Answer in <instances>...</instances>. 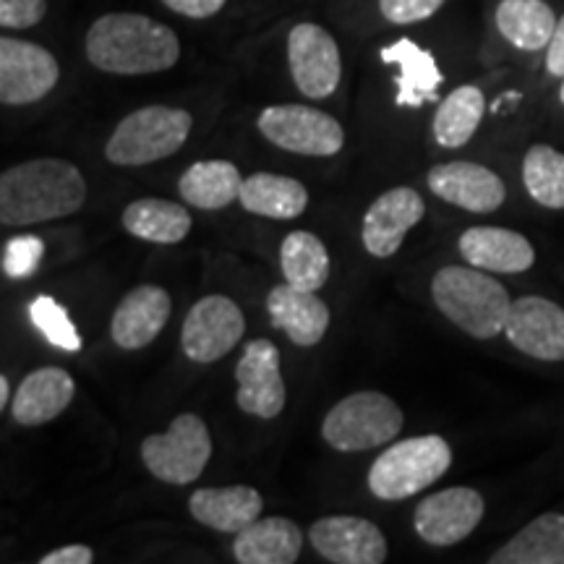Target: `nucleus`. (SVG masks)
I'll use <instances>...</instances> for the list:
<instances>
[{
    "instance_id": "f257e3e1",
    "label": "nucleus",
    "mask_w": 564,
    "mask_h": 564,
    "mask_svg": "<svg viewBox=\"0 0 564 564\" xmlns=\"http://www.w3.org/2000/svg\"><path fill=\"white\" fill-rule=\"evenodd\" d=\"M87 61L105 74L147 76L173 68L181 40L171 26L144 13H105L87 32Z\"/></svg>"
},
{
    "instance_id": "f03ea898",
    "label": "nucleus",
    "mask_w": 564,
    "mask_h": 564,
    "mask_svg": "<svg viewBox=\"0 0 564 564\" xmlns=\"http://www.w3.org/2000/svg\"><path fill=\"white\" fill-rule=\"evenodd\" d=\"M87 199V181L66 160L19 162L0 175V223L21 228L74 215Z\"/></svg>"
},
{
    "instance_id": "7ed1b4c3",
    "label": "nucleus",
    "mask_w": 564,
    "mask_h": 564,
    "mask_svg": "<svg viewBox=\"0 0 564 564\" xmlns=\"http://www.w3.org/2000/svg\"><path fill=\"white\" fill-rule=\"evenodd\" d=\"M436 308L476 340H494L505 333L512 299L502 282L478 272V267H442L432 280Z\"/></svg>"
},
{
    "instance_id": "20e7f679",
    "label": "nucleus",
    "mask_w": 564,
    "mask_h": 564,
    "mask_svg": "<svg viewBox=\"0 0 564 564\" xmlns=\"http://www.w3.org/2000/svg\"><path fill=\"white\" fill-rule=\"evenodd\" d=\"M453 465V449L444 436H411L377 457L369 470V489L373 497L398 502L440 481Z\"/></svg>"
},
{
    "instance_id": "39448f33",
    "label": "nucleus",
    "mask_w": 564,
    "mask_h": 564,
    "mask_svg": "<svg viewBox=\"0 0 564 564\" xmlns=\"http://www.w3.org/2000/svg\"><path fill=\"white\" fill-rule=\"evenodd\" d=\"M194 118L188 110L171 105H147L129 112L116 126L105 147V158L112 165H150V162L171 158L186 144Z\"/></svg>"
},
{
    "instance_id": "423d86ee",
    "label": "nucleus",
    "mask_w": 564,
    "mask_h": 564,
    "mask_svg": "<svg viewBox=\"0 0 564 564\" xmlns=\"http://www.w3.org/2000/svg\"><path fill=\"white\" fill-rule=\"evenodd\" d=\"M405 415L382 392H356L324 415L322 436L337 453H364L382 447L403 432Z\"/></svg>"
},
{
    "instance_id": "0eeeda50",
    "label": "nucleus",
    "mask_w": 564,
    "mask_h": 564,
    "mask_svg": "<svg viewBox=\"0 0 564 564\" xmlns=\"http://www.w3.org/2000/svg\"><path fill=\"white\" fill-rule=\"evenodd\" d=\"M212 457L207 423L196 413H181L165 434H152L141 442V460L162 484L186 486L204 474Z\"/></svg>"
},
{
    "instance_id": "6e6552de",
    "label": "nucleus",
    "mask_w": 564,
    "mask_h": 564,
    "mask_svg": "<svg viewBox=\"0 0 564 564\" xmlns=\"http://www.w3.org/2000/svg\"><path fill=\"white\" fill-rule=\"evenodd\" d=\"M257 126L274 147L306 158H329L345 144L343 126L308 105H270L262 110Z\"/></svg>"
},
{
    "instance_id": "1a4fd4ad",
    "label": "nucleus",
    "mask_w": 564,
    "mask_h": 564,
    "mask_svg": "<svg viewBox=\"0 0 564 564\" xmlns=\"http://www.w3.org/2000/svg\"><path fill=\"white\" fill-rule=\"evenodd\" d=\"M246 319L241 306L228 295H207L194 303L181 333L183 352L196 364H215L241 343Z\"/></svg>"
},
{
    "instance_id": "9d476101",
    "label": "nucleus",
    "mask_w": 564,
    "mask_h": 564,
    "mask_svg": "<svg viewBox=\"0 0 564 564\" xmlns=\"http://www.w3.org/2000/svg\"><path fill=\"white\" fill-rule=\"evenodd\" d=\"M288 66L295 87L312 100H324L340 87V47L333 34L312 21H303L288 34Z\"/></svg>"
},
{
    "instance_id": "9b49d317",
    "label": "nucleus",
    "mask_w": 564,
    "mask_h": 564,
    "mask_svg": "<svg viewBox=\"0 0 564 564\" xmlns=\"http://www.w3.org/2000/svg\"><path fill=\"white\" fill-rule=\"evenodd\" d=\"M58 79L61 68L51 51L17 37L0 40V102L13 108L40 102Z\"/></svg>"
},
{
    "instance_id": "f8f14e48",
    "label": "nucleus",
    "mask_w": 564,
    "mask_h": 564,
    "mask_svg": "<svg viewBox=\"0 0 564 564\" xmlns=\"http://www.w3.org/2000/svg\"><path fill=\"white\" fill-rule=\"evenodd\" d=\"M484 497L468 486L429 494L413 512V528L426 544L455 546L484 520Z\"/></svg>"
},
{
    "instance_id": "ddd939ff",
    "label": "nucleus",
    "mask_w": 564,
    "mask_h": 564,
    "mask_svg": "<svg viewBox=\"0 0 564 564\" xmlns=\"http://www.w3.org/2000/svg\"><path fill=\"white\" fill-rule=\"evenodd\" d=\"M236 403L257 419H278L285 408V382L280 373V350L272 340H251L236 364Z\"/></svg>"
},
{
    "instance_id": "4468645a",
    "label": "nucleus",
    "mask_w": 564,
    "mask_h": 564,
    "mask_svg": "<svg viewBox=\"0 0 564 564\" xmlns=\"http://www.w3.org/2000/svg\"><path fill=\"white\" fill-rule=\"evenodd\" d=\"M308 541L322 560L335 564H382L387 539L377 523L356 514H329L308 528Z\"/></svg>"
},
{
    "instance_id": "2eb2a0df",
    "label": "nucleus",
    "mask_w": 564,
    "mask_h": 564,
    "mask_svg": "<svg viewBox=\"0 0 564 564\" xmlns=\"http://www.w3.org/2000/svg\"><path fill=\"white\" fill-rule=\"evenodd\" d=\"M505 335L525 356L539 361H564V308L560 303L541 295L512 301Z\"/></svg>"
},
{
    "instance_id": "dca6fc26",
    "label": "nucleus",
    "mask_w": 564,
    "mask_h": 564,
    "mask_svg": "<svg viewBox=\"0 0 564 564\" xmlns=\"http://www.w3.org/2000/svg\"><path fill=\"white\" fill-rule=\"evenodd\" d=\"M426 215L421 194L408 186L390 188L366 209L364 215V246L371 257L390 259L403 246L408 230L415 228Z\"/></svg>"
},
{
    "instance_id": "f3484780",
    "label": "nucleus",
    "mask_w": 564,
    "mask_h": 564,
    "mask_svg": "<svg viewBox=\"0 0 564 564\" xmlns=\"http://www.w3.org/2000/svg\"><path fill=\"white\" fill-rule=\"evenodd\" d=\"M426 181L440 199L476 212V215H489V212L502 207L507 199L502 178L478 162H444V165L429 171Z\"/></svg>"
},
{
    "instance_id": "a211bd4d",
    "label": "nucleus",
    "mask_w": 564,
    "mask_h": 564,
    "mask_svg": "<svg viewBox=\"0 0 564 564\" xmlns=\"http://www.w3.org/2000/svg\"><path fill=\"white\" fill-rule=\"evenodd\" d=\"M173 301L165 288L139 285L123 295L110 322V337L118 348L141 350L158 340L171 319Z\"/></svg>"
},
{
    "instance_id": "6ab92c4d",
    "label": "nucleus",
    "mask_w": 564,
    "mask_h": 564,
    "mask_svg": "<svg viewBox=\"0 0 564 564\" xmlns=\"http://www.w3.org/2000/svg\"><path fill=\"white\" fill-rule=\"evenodd\" d=\"M267 312L272 327H278L291 337L299 348H314L329 329V308L312 291H301L291 282L272 288L267 295Z\"/></svg>"
},
{
    "instance_id": "aec40b11",
    "label": "nucleus",
    "mask_w": 564,
    "mask_h": 564,
    "mask_svg": "<svg viewBox=\"0 0 564 564\" xmlns=\"http://www.w3.org/2000/svg\"><path fill=\"white\" fill-rule=\"evenodd\" d=\"M457 249L465 262L486 272L518 274L531 270L535 262V251L525 236L507 228H489V225L465 230Z\"/></svg>"
},
{
    "instance_id": "412c9836",
    "label": "nucleus",
    "mask_w": 564,
    "mask_h": 564,
    "mask_svg": "<svg viewBox=\"0 0 564 564\" xmlns=\"http://www.w3.org/2000/svg\"><path fill=\"white\" fill-rule=\"evenodd\" d=\"M76 394V384L68 371L58 366H45L26 373L24 382L19 384L13 394L11 413L19 426H42L66 411Z\"/></svg>"
},
{
    "instance_id": "4be33fe9",
    "label": "nucleus",
    "mask_w": 564,
    "mask_h": 564,
    "mask_svg": "<svg viewBox=\"0 0 564 564\" xmlns=\"http://www.w3.org/2000/svg\"><path fill=\"white\" fill-rule=\"evenodd\" d=\"M188 510L196 523L212 531L241 533L253 520L262 518L264 499L253 486H220V489L194 491Z\"/></svg>"
},
{
    "instance_id": "5701e85b",
    "label": "nucleus",
    "mask_w": 564,
    "mask_h": 564,
    "mask_svg": "<svg viewBox=\"0 0 564 564\" xmlns=\"http://www.w3.org/2000/svg\"><path fill=\"white\" fill-rule=\"evenodd\" d=\"M303 531L288 518H259L232 541L241 564H293L301 556Z\"/></svg>"
},
{
    "instance_id": "b1692460",
    "label": "nucleus",
    "mask_w": 564,
    "mask_h": 564,
    "mask_svg": "<svg viewBox=\"0 0 564 564\" xmlns=\"http://www.w3.org/2000/svg\"><path fill=\"white\" fill-rule=\"evenodd\" d=\"M384 63H394L398 74V105L400 108H421L423 102L436 100L442 84V70L436 68L434 55L415 45L413 40H398L382 51Z\"/></svg>"
},
{
    "instance_id": "393cba45",
    "label": "nucleus",
    "mask_w": 564,
    "mask_h": 564,
    "mask_svg": "<svg viewBox=\"0 0 564 564\" xmlns=\"http://www.w3.org/2000/svg\"><path fill=\"white\" fill-rule=\"evenodd\" d=\"M238 202L251 215L270 220H295L308 207V192L301 181L274 173H253L243 178Z\"/></svg>"
},
{
    "instance_id": "a878e982",
    "label": "nucleus",
    "mask_w": 564,
    "mask_h": 564,
    "mask_svg": "<svg viewBox=\"0 0 564 564\" xmlns=\"http://www.w3.org/2000/svg\"><path fill=\"white\" fill-rule=\"evenodd\" d=\"M491 564H564V514L535 518L491 554Z\"/></svg>"
},
{
    "instance_id": "bb28decb",
    "label": "nucleus",
    "mask_w": 564,
    "mask_h": 564,
    "mask_svg": "<svg viewBox=\"0 0 564 564\" xmlns=\"http://www.w3.org/2000/svg\"><path fill=\"white\" fill-rule=\"evenodd\" d=\"M121 220L133 238L147 243H178L192 232L194 223L183 204L158 199V196L131 202L123 209Z\"/></svg>"
},
{
    "instance_id": "cd10ccee",
    "label": "nucleus",
    "mask_w": 564,
    "mask_h": 564,
    "mask_svg": "<svg viewBox=\"0 0 564 564\" xmlns=\"http://www.w3.org/2000/svg\"><path fill=\"white\" fill-rule=\"evenodd\" d=\"M497 30L518 51L535 53L552 42L556 17L544 0H502L497 6Z\"/></svg>"
},
{
    "instance_id": "c85d7f7f",
    "label": "nucleus",
    "mask_w": 564,
    "mask_h": 564,
    "mask_svg": "<svg viewBox=\"0 0 564 564\" xmlns=\"http://www.w3.org/2000/svg\"><path fill=\"white\" fill-rule=\"evenodd\" d=\"M241 171L228 160L194 162L181 175V199L199 209H223L241 196Z\"/></svg>"
},
{
    "instance_id": "c756f323",
    "label": "nucleus",
    "mask_w": 564,
    "mask_h": 564,
    "mask_svg": "<svg viewBox=\"0 0 564 564\" xmlns=\"http://www.w3.org/2000/svg\"><path fill=\"white\" fill-rule=\"evenodd\" d=\"M282 278L293 288L316 293L329 280V253L319 236L308 230L288 232L280 246Z\"/></svg>"
},
{
    "instance_id": "7c9ffc66",
    "label": "nucleus",
    "mask_w": 564,
    "mask_h": 564,
    "mask_svg": "<svg viewBox=\"0 0 564 564\" xmlns=\"http://www.w3.org/2000/svg\"><path fill=\"white\" fill-rule=\"evenodd\" d=\"M484 110L486 100L481 89L470 87V84L457 87L453 95L444 97L440 110H436L432 123L434 139L442 147H447V150H460L478 131V126H481Z\"/></svg>"
},
{
    "instance_id": "2f4dec72",
    "label": "nucleus",
    "mask_w": 564,
    "mask_h": 564,
    "mask_svg": "<svg viewBox=\"0 0 564 564\" xmlns=\"http://www.w3.org/2000/svg\"><path fill=\"white\" fill-rule=\"evenodd\" d=\"M523 183L541 207L564 209V154L549 144H535L523 160Z\"/></svg>"
},
{
    "instance_id": "473e14b6",
    "label": "nucleus",
    "mask_w": 564,
    "mask_h": 564,
    "mask_svg": "<svg viewBox=\"0 0 564 564\" xmlns=\"http://www.w3.org/2000/svg\"><path fill=\"white\" fill-rule=\"evenodd\" d=\"M30 319L34 327L40 329V335L51 345H55V348L68 352L82 350V337L76 333L68 312L58 301L51 299V295H37V299L32 301Z\"/></svg>"
},
{
    "instance_id": "72a5a7b5",
    "label": "nucleus",
    "mask_w": 564,
    "mask_h": 564,
    "mask_svg": "<svg viewBox=\"0 0 564 564\" xmlns=\"http://www.w3.org/2000/svg\"><path fill=\"white\" fill-rule=\"evenodd\" d=\"M42 253H45V243L37 236L11 238L3 249V272L11 280L32 278L42 262Z\"/></svg>"
},
{
    "instance_id": "f704fd0d",
    "label": "nucleus",
    "mask_w": 564,
    "mask_h": 564,
    "mask_svg": "<svg viewBox=\"0 0 564 564\" xmlns=\"http://www.w3.org/2000/svg\"><path fill=\"white\" fill-rule=\"evenodd\" d=\"M47 13V0H0L3 30H32Z\"/></svg>"
},
{
    "instance_id": "c9c22d12",
    "label": "nucleus",
    "mask_w": 564,
    "mask_h": 564,
    "mask_svg": "<svg viewBox=\"0 0 564 564\" xmlns=\"http://www.w3.org/2000/svg\"><path fill=\"white\" fill-rule=\"evenodd\" d=\"M444 0H379V11L392 24H419L432 19Z\"/></svg>"
},
{
    "instance_id": "e433bc0d",
    "label": "nucleus",
    "mask_w": 564,
    "mask_h": 564,
    "mask_svg": "<svg viewBox=\"0 0 564 564\" xmlns=\"http://www.w3.org/2000/svg\"><path fill=\"white\" fill-rule=\"evenodd\" d=\"M162 3H165L171 11L181 13V17L209 19L215 17V13H220L228 0H162Z\"/></svg>"
},
{
    "instance_id": "4c0bfd02",
    "label": "nucleus",
    "mask_w": 564,
    "mask_h": 564,
    "mask_svg": "<svg viewBox=\"0 0 564 564\" xmlns=\"http://www.w3.org/2000/svg\"><path fill=\"white\" fill-rule=\"evenodd\" d=\"M95 560V552L84 544H70V546H61L53 549L51 554H45L40 560V564H91Z\"/></svg>"
},
{
    "instance_id": "58836bf2",
    "label": "nucleus",
    "mask_w": 564,
    "mask_h": 564,
    "mask_svg": "<svg viewBox=\"0 0 564 564\" xmlns=\"http://www.w3.org/2000/svg\"><path fill=\"white\" fill-rule=\"evenodd\" d=\"M546 68L552 76H564V17L556 21L554 37L546 47Z\"/></svg>"
},
{
    "instance_id": "ea45409f",
    "label": "nucleus",
    "mask_w": 564,
    "mask_h": 564,
    "mask_svg": "<svg viewBox=\"0 0 564 564\" xmlns=\"http://www.w3.org/2000/svg\"><path fill=\"white\" fill-rule=\"evenodd\" d=\"M9 392H11L9 377H0V408L9 405Z\"/></svg>"
},
{
    "instance_id": "a19ab883",
    "label": "nucleus",
    "mask_w": 564,
    "mask_h": 564,
    "mask_svg": "<svg viewBox=\"0 0 564 564\" xmlns=\"http://www.w3.org/2000/svg\"><path fill=\"white\" fill-rule=\"evenodd\" d=\"M560 100H562V105H564V82H562V89H560Z\"/></svg>"
}]
</instances>
